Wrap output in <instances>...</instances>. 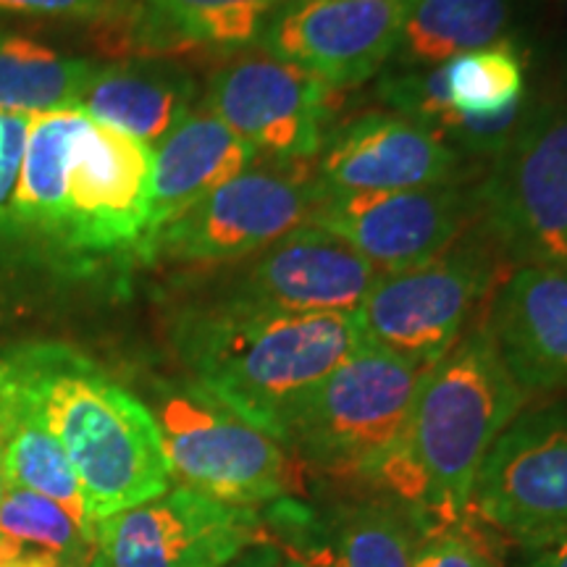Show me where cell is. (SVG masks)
Returning a JSON list of instances; mask_svg holds the SVG:
<instances>
[{
	"mask_svg": "<svg viewBox=\"0 0 567 567\" xmlns=\"http://www.w3.org/2000/svg\"><path fill=\"white\" fill-rule=\"evenodd\" d=\"M0 392L19 396L59 439L95 523L172 488L151 408L71 347L3 352Z\"/></svg>",
	"mask_w": 567,
	"mask_h": 567,
	"instance_id": "6da1fadb",
	"label": "cell"
},
{
	"mask_svg": "<svg viewBox=\"0 0 567 567\" xmlns=\"http://www.w3.org/2000/svg\"><path fill=\"white\" fill-rule=\"evenodd\" d=\"M195 384L284 444L310 394L363 344L354 313H276L218 297L174 331Z\"/></svg>",
	"mask_w": 567,
	"mask_h": 567,
	"instance_id": "7a4b0ae2",
	"label": "cell"
},
{
	"mask_svg": "<svg viewBox=\"0 0 567 567\" xmlns=\"http://www.w3.org/2000/svg\"><path fill=\"white\" fill-rule=\"evenodd\" d=\"M526 396L481 323L429 368L405 434L375 481L446 526L463 520L488 450Z\"/></svg>",
	"mask_w": 567,
	"mask_h": 567,
	"instance_id": "3957f363",
	"label": "cell"
},
{
	"mask_svg": "<svg viewBox=\"0 0 567 567\" xmlns=\"http://www.w3.org/2000/svg\"><path fill=\"white\" fill-rule=\"evenodd\" d=\"M429 368L363 342L310 394L284 444L334 476L375 478L405 434Z\"/></svg>",
	"mask_w": 567,
	"mask_h": 567,
	"instance_id": "277c9868",
	"label": "cell"
},
{
	"mask_svg": "<svg viewBox=\"0 0 567 567\" xmlns=\"http://www.w3.org/2000/svg\"><path fill=\"white\" fill-rule=\"evenodd\" d=\"M476 216L520 266L567 271V97L523 111L476 187Z\"/></svg>",
	"mask_w": 567,
	"mask_h": 567,
	"instance_id": "5b68a950",
	"label": "cell"
},
{
	"mask_svg": "<svg viewBox=\"0 0 567 567\" xmlns=\"http://www.w3.org/2000/svg\"><path fill=\"white\" fill-rule=\"evenodd\" d=\"M172 478L210 499L255 507L292 488L287 450L195 384H158L151 408Z\"/></svg>",
	"mask_w": 567,
	"mask_h": 567,
	"instance_id": "8992f818",
	"label": "cell"
},
{
	"mask_svg": "<svg viewBox=\"0 0 567 567\" xmlns=\"http://www.w3.org/2000/svg\"><path fill=\"white\" fill-rule=\"evenodd\" d=\"M318 176L302 163L247 168L195 208L137 245L147 264L218 266L245 260L308 224L321 203Z\"/></svg>",
	"mask_w": 567,
	"mask_h": 567,
	"instance_id": "52a82bcc",
	"label": "cell"
},
{
	"mask_svg": "<svg viewBox=\"0 0 567 567\" xmlns=\"http://www.w3.org/2000/svg\"><path fill=\"white\" fill-rule=\"evenodd\" d=\"M492 281L494 266L478 247H457L425 266L381 276L354 313L363 342L434 365L465 334Z\"/></svg>",
	"mask_w": 567,
	"mask_h": 567,
	"instance_id": "ba28073f",
	"label": "cell"
},
{
	"mask_svg": "<svg viewBox=\"0 0 567 567\" xmlns=\"http://www.w3.org/2000/svg\"><path fill=\"white\" fill-rule=\"evenodd\" d=\"M153 147L84 113L71 142L55 245L71 255H111L142 243L151 210Z\"/></svg>",
	"mask_w": 567,
	"mask_h": 567,
	"instance_id": "9c48e42d",
	"label": "cell"
},
{
	"mask_svg": "<svg viewBox=\"0 0 567 567\" xmlns=\"http://www.w3.org/2000/svg\"><path fill=\"white\" fill-rule=\"evenodd\" d=\"M258 536L260 517L252 507L172 486L97 520L87 567H229Z\"/></svg>",
	"mask_w": 567,
	"mask_h": 567,
	"instance_id": "30bf717a",
	"label": "cell"
},
{
	"mask_svg": "<svg viewBox=\"0 0 567 567\" xmlns=\"http://www.w3.org/2000/svg\"><path fill=\"white\" fill-rule=\"evenodd\" d=\"M471 509L526 547L567 534V402L520 413L502 431Z\"/></svg>",
	"mask_w": 567,
	"mask_h": 567,
	"instance_id": "8fae6325",
	"label": "cell"
},
{
	"mask_svg": "<svg viewBox=\"0 0 567 567\" xmlns=\"http://www.w3.org/2000/svg\"><path fill=\"white\" fill-rule=\"evenodd\" d=\"M329 97V84L305 69L271 53H250L213 71L203 109L258 153L302 163L323 151Z\"/></svg>",
	"mask_w": 567,
	"mask_h": 567,
	"instance_id": "7c38bea8",
	"label": "cell"
},
{
	"mask_svg": "<svg viewBox=\"0 0 567 567\" xmlns=\"http://www.w3.org/2000/svg\"><path fill=\"white\" fill-rule=\"evenodd\" d=\"M476 210V189L457 182L400 193L323 195L308 224L334 234L381 276H392L439 258Z\"/></svg>",
	"mask_w": 567,
	"mask_h": 567,
	"instance_id": "4fadbf2b",
	"label": "cell"
},
{
	"mask_svg": "<svg viewBox=\"0 0 567 567\" xmlns=\"http://www.w3.org/2000/svg\"><path fill=\"white\" fill-rule=\"evenodd\" d=\"M410 0H295L264 32L266 53L329 87H358L392 59Z\"/></svg>",
	"mask_w": 567,
	"mask_h": 567,
	"instance_id": "5bb4252c",
	"label": "cell"
},
{
	"mask_svg": "<svg viewBox=\"0 0 567 567\" xmlns=\"http://www.w3.org/2000/svg\"><path fill=\"white\" fill-rule=\"evenodd\" d=\"M245 260L221 297L276 313H358L381 279L363 255L313 224Z\"/></svg>",
	"mask_w": 567,
	"mask_h": 567,
	"instance_id": "9a60e30c",
	"label": "cell"
},
{
	"mask_svg": "<svg viewBox=\"0 0 567 567\" xmlns=\"http://www.w3.org/2000/svg\"><path fill=\"white\" fill-rule=\"evenodd\" d=\"M463 153L400 113H371L344 126L318 161L323 195L400 193L457 184Z\"/></svg>",
	"mask_w": 567,
	"mask_h": 567,
	"instance_id": "2e32d148",
	"label": "cell"
},
{
	"mask_svg": "<svg viewBox=\"0 0 567 567\" xmlns=\"http://www.w3.org/2000/svg\"><path fill=\"white\" fill-rule=\"evenodd\" d=\"M295 0H118L97 19V42L111 55L161 59L250 45Z\"/></svg>",
	"mask_w": 567,
	"mask_h": 567,
	"instance_id": "e0dca14e",
	"label": "cell"
},
{
	"mask_svg": "<svg viewBox=\"0 0 567 567\" xmlns=\"http://www.w3.org/2000/svg\"><path fill=\"white\" fill-rule=\"evenodd\" d=\"M486 326L523 392L567 389V271L517 268L496 295Z\"/></svg>",
	"mask_w": 567,
	"mask_h": 567,
	"instance_id": "ac0fdd59",
	"label": "cell"
},
{
	"mask_svg": "<svg viewBox=\"0 0 567 567\" xmlns=\"http://www.w3.org/2000/svg\"><path fill=\"white\" fill-rule=\"evenodd\" d=\"M258 151L208 109H195L153 147L151 210L145 237L184 216L234 176L252 168ZM142 237V239H145Z\"/></svg>",
	"mask_w": 567,
	"mask_h": 567,
	"instance_id": "d6986e66",
	"label": "cell"
},
{
	"mask_svg": "<svg viewBox=\"0 0 567 567\" xmlns=\"http://www.w3.org/2000/svg\"><path fill=\"white\" fill-rule=\"evenodd\" d=\"M197 84L189 71L158 59L97 66L80 109L105 126L158 147L195 111Z\"/></svg>",
	"mask_w": 567,
	"mask_h": 567,
	"instance_id": "ffe728a7",
	"label": "cell"
},
{
	"mask_svg": "<svg viewBox=\"0 0 567 567\" xmlns=\"http://www.w3.org/2000/svg\"><path fill=\"white\" fill-rule=\"evenodd\" d=\"M0 457L6 484L48 496L84 530L95 534V520L87 515L80 481L59 439L19 396L9 392H0Z\"/></svg>",
	"mask_w": 567,
	"mask_h": 567,
	"instance_id": "44dd1931",
	"label": "cell"
},
{
	"mask_svg": "<svg viewBox=\"0 0 567 567\" xmlns=\"http://www.w3.org/2000/svg\"><path fill=\"white\" fill-rule=\"evenodd\" d=\"M509 21V0H410L402 24L396 63L431 69L463 53L502 40Z\"/></svg>",
	"mask_w": 567,
	"mask_h": 567,
	"instance_id": "7402d4cb",
	"label": "cell"
},
{
	"mask_svg": "<svg viewBox=\"0 0 567 567\" xmlns=\"http://www.w3.org/2000/svg\"><path fill=\"white\" fill-rule=\"evenodd\" d=\"M82 118V109L32 116L24 161H21L17 203H13L17 234L30 231L45 237L48 243H55L59 237L69 153Z\"/></svg>",
	"mask_w": 567,
	"mask_h": 567,
	"instance_id": "603a6c76",
	"label": "cell"
},
{
	"mask_svg": "<svg viewBox=\"0 0 567 567\" xmlns=\"http://www.w3.org/2000/svg\"><path fill=\"white\" fill-rule=\"evenodd\" d=\"M101 63L76 59L38 40L0 34V111L51 113L80 109V97Z\"/></svg>",
	"mask_w": 567,
	"mask_h": 567,
	"instance_id": "cb8c5ba5",
	"label": "cell"
},
{
	"mask_svg": "<svg viewBox=\"0 0 567 567\" xmlns=\"http://www.w3.org/2000/svg\"><path fill=\"white\" fill-rule=\"evenodd\" d=\"M446 90L460 116L494 118L520 111L526 97V71L515 42L499 40L481 51L444 63Z\"/></svg>",
	"mask_w": 567,
	"mask_h": 567,
	"instance_id": "d4e9b609",
	"label": "cell"
},
{
	"mask_svg": "<svg viewBox=\"0 0 567 567\" xmlns=\"http://www.w3.org/2000/svg\"><path fill=\"white\" fill-rule=\"evenodd\" d=\"M0 536L21 547L51 551L61 563L84 559L95 544V534L84 530L53 499L11 486L0 502Z\"/></svg>",
	"mask_w": 567,
	"mask_h": 567,
	"instance_id": "484cf974",
	"label": "cell"
},
{
	"mask_svg": "<svg viewBox=\"0 0 567 567\" xmlns=\"http://www.w3.org/2000/svg\"><path fill=\"white\" fill-rule=\"evenodd\" d=\"M415 544L408 528L386 509H360L339 530L323 567H413Z\"/></svg>",
	"mask_w": 567,
	"mask_h": 567,
	"instance_id": "4316f807",
	"label": "cell"
},
{
	"mask_svg": "<svg viewBox=\"0 0 567 567\" xmlns=\"http://www.w3.org/2000/svg\"><path fill=\"white\" fill-rule=\"evenodd\" d=\"M30 122V113L0 111V237L17 234L13 203H17V187Z\"/></svg>",
	"mask_w": 567,
	"mask_h": 567,
	"instance_id": "83f0119b",
	"label": "cell"
},
{
	"mask_svg": "<svg viewBox=\"0 0 567 567\" xmlns=\"http://www.w3.org/2000/svg\"><path fill=\"white\" fill-rule=\"evenodd\" d=\"M413 567H499L484 544L457 530H444L415 551Z\"/></svg>",
	"mask_w": 567,
	"mask_h": 567,
	"instance_id": "f1b7e54d",
	"label": "cell"
},
{
	"mask_svg": "<svg viewBox=\"0 0 567 567\" xmlns=\"http://www.w3.org/2000/svg\"><path fill=\"white\" fill-rule=\"evenodd\" d=\"M118 0H0V13L34 19L90 21L109 13Z\"/></svg>",
	"mask_w": 567,
	"mask_h": 567,
	"instance_id": "f546056e",
	"label": "cell"
},
{
	"mask_svg": "<svg viewBox=\"0 0 567 567\" xmlns=\"http://www.w3.org/2000/svg\"><path fill=\"white\" fill-rule=\"evenodd\" d=\"M0 567H61V559L51 551L21 547L0 536Z\"/></svg>",
	"mask_w": 567,
	"mask_h": 567,
	"instance_id": "4dcf8cb0",
	"label": "cell"
},
{
	"mask_svg": "<svg viewBox=\"0 0 567 567\" xmlns=\"http://www.w3.org/2000/svg\"><path fill=\"white\" fill-rule=\"evenodd\" d=\"M526 567H567V534L530 544Z\"/></svg>",
	"mask_w": 567,
	"mask_h": 567,
	"instance_id": "1f68e13d",
	"label": "cell"
},
{
	"mask_svg": "<svg viewBox=\"0 0 567 567\" xmlns=\"http://www.w3.org/2000/svg\"><path fill=\"white\" fill-rule=\"evenodd\" d=\"M6 488H9V484H6V473H3V457H0V502H3V496H6Z\"/></svg>",
	"mask_w": 567,
	"mask_h": 567,
	"instance_id": "d6a6232c",
	"label": "cell"
},
{
	"mask_svg": "<svg viewBox=\"0 0 567 567\" xmlns=\"http://www.w3.org/2000/svg\"><path fill=\"white\" fill-rule=\"evenodd\" d=\"M90 557V555H87ZM87 557L76 559V563H61V567H87Z\"/></svg>",
	"mask_w": 567,
	"mask_h": 567,
	"instance_id": "836d02e7",
	"label": "cell"
},
{
	"mask_svg": "<svg viewBox=\"0 0 567 567\" xmlns=\"http://www.w3.org/2000/svg\"><path fill=\"white\" fill-rule=\"evenodd\" d=\"M284 567H310V565H300V563H289V565H284Z\"/></svg>",
	"mask_w": 567,
	"mask_h": 567,
	"instance_id": "e575fe53",
	"label": "cell"
}]
</instances>
